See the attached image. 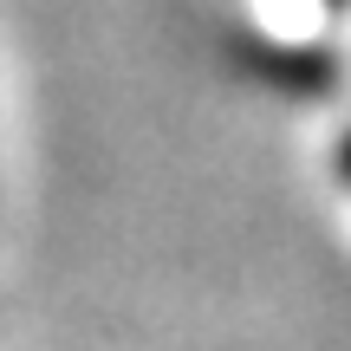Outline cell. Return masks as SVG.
Masks as SVG:
<instances>
[{"instance_id":"obj_1","label":"cell","mask_w":351,"mask_h":351,"mask_svg":"<svg viewBox=\"0 0 351 351\" xmlns=\"http://www.w3.org/2000/svg\"><path fill=\"white\" fill-rule=\"evenodd\" d=\"M345 176H351V137H345Z\"/></svg>"}]
</instances>
